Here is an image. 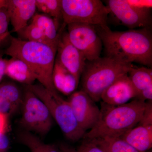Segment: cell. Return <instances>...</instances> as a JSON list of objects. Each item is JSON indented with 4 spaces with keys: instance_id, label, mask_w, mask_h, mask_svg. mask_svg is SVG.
<instances>
[{
    "instance_id": "1",
    "label": "cell",
    "mask_w": 152,
    "mask_h": 152,
    "mask_svg": "<svg viewBox=\"0 0 152 152\" xmlns=\"http://www.w3.org/2000/svg\"><path fill=\"white\" fill-rule=\"evenodd\" d=\"M104 48L106 56L126 63L152 66V35L151 28L112 31L108 26H95Z\"/></svg>"
},
{
    "instance_id": "2",
    "label": "cell",
    "mask_w": 152,
    "mask_h": 152,
    "mask_svg": "<svg viewBox=\"0 0 152 152\" xmlns=\"http://www.w3.org/2000/svg\"><path fill=\"white\" fill-rule=\"evenodd\" d=\"M57 48L14 37L5 53L22 60L27 65L36 79L52 94H58L53 82Z\"/></svg>"
},
{
    "instance_id": "3",
    "label": "cell",
    "mask_w": 152,
    "mask_h": 152,
    "mask_svg": "<svg viewBox=\"0 0 152 152\" xmlns=\"http://www.w3.org/2000/svg\"><path fill=\"white\" fill-rule=\"evenodd\" d=\"M145 101L135 99L130 102L111 106L103 102L100 116L96 124L84 137L88 140L99 138L119 137L135 127L140 121Z\"/></svg>"
},
{
    "instance_id": "4",
    "label": "cell",
    "mask_w": 152,
    "mask_h": 152,
    "mask_svg": "<svg viewBox=\"0 0 152 152\" xmlns=\"http://www.w3.org/2000/svg\"><path fill=\"white\" fill-rule=\"evenodd\" d=\"M134 66L107 56L87 61L81 77V90L95 102H99L104 91L117 79L128 74Z\"/></svg>"
},
{
    "instance_id": "5",
    "label": "cell",
    "mask_w": 152,
    "mask_h": 152,
    "mask_svg": "<svg viewBox=\"0 0 152 152\" xmlns=\"http://www.w3.org/2000/svg\"><path fill=\"white\" fill-rule=\"evenodd\" d=\"M26 86L46 105L53 120L68 140L76 142L84 137L86 132L79 126L68 100L58 94H52L40 84Z\"/></svg>"
},
{
    "instance_id": "6",
    "label": "cell",
    "mask_w": 152,
    "mask_h": 152,
    "mask_svg": "<svg viewBox=\"0 0 152 152\" xmlns=\"http://www.w3.org/2000/svg\"><path fill=\"white\" fill-rule=\"evenodd\" d=\"M61 3L63 20L66 26L77 23L107 26L110 10L100 0H61Z\"/></svg>"
},
{
    "instance_id": "7",
    "label": "cell",
    "mask_w": 152,
    "mask_h": 152,
    "mask_svg": "<svg viewBox=\"0 0 152 152\" xmlns=\"http://www.w3.org/2000/svg\"><path fill=\"white\" fill-rule=\"evenodd\" d=\"M19 124L25 131L45 135L50 130L53 118L43 102L26 86Z\"/></svg>"
},
{
    "instance_id": "8",
    "label": "cell",
    "mask_w": 152,
    "mask_h": 152,
    "mask_svg": "<svg viewBox=\"0 0 152 152\" xmlns=\"http://www.w3.org/2000/svg\"><path fill=\"white\" fill-rule=\"evenodd\" d=\"M67 26L69 40L84 55L87 61H93L100 57L102 42L95 26L79 23Z\"/></svg>"
},
{
    "instance_id": "9",
    "label": "cell",
    "mask_w": 152,
    "mask_h": 152,
    "mask_svg": "<svg viewBox=\"0 0 152 152\" xmlns=\"http://www.w3.org/2000/svg\"><path fill=\"white\" fill-rule=\"evenodd\" d=\"M107 7L125 26L130 29L151 28V9L145 6L132 4L124 0H108Z\"/></svg>"
},
{
    "instance_id": "10",
    "label": "cell",
    "mask_w": 152,
    "mask_h": 152,
    "mask_svg": "<svg viewBox=\"0 0 152 152\" xmlns=\"http://www.w3.org/2000/svg\"><path fill=\"white\" fill-rule=\"evenodd\" d=\"M80 127L86 132L96 124L100 116V109L96 102L84 91H75L68 100Z\"/></svg>"
},
{
    "instance_id": "11",
    "label": "cell",
    "mask_w": 152,
    "mask_h": 152,
    "mask_svg": "<svg viewBox=\"0 0 152 152\" xmlns=\"http://www.w3.org/2000/svg\"><path fill=\"white\" fill-rule=\"evenodd\" d=\"M57 58L61 64L80 81L87 60L84 55L74 46L67 32H62L57 45Z\"/></svg>"
},
{
    "instance_id": "12",
    "label": "cell",
    "mask_w": 152,
    "mask_h": 152,
    "mask_svg": "<svg viewBox=\"0 0 152 152\" xmlns=\"http://www.w3.org/2000/svg\"><path fill=\"white\" fill-rule=\"evenodd\" d=\"M137 96V92L126 74L117 79L104 91L101 100L110 105L119 106L127 103Z\"/></svg>"
},
{
    "instance_id": "13",
    "label": "cell",
    "mask_w": 152,
    "mask_h": 152,
    "mask_svg": "<svg viewBox=\"0 0 152 152\" xmlns=\"http://www.w3.org/2000/svg\"><path fill=\"white\" fill-rule=\"evenodd\" d=\"M10 23L15 32L19 33L28 25L36 14V0H6Z\"/></svg>"
},
{
    "instance_id": "14",
    "label": "cell",
    "mask_w": 152,
    "mask_h": 152,
    "mask_svg": "<svg viewBox=\"0 0 152 152\" xmlns=\"http://www.w3.org/2000/svg\"><path fill=\"white\" fill-rule=\"evenodd\" d=\"M23 93L15 83L5 82L0 83V113L9 117L21 107Z\"/></svg>"
},
{
    "instance_id": "15",
    "label": "cell",
    "mask_w": 152,
    "mask_h": 152,
    "mask_svg": "<svg viewBox=\"0 0 152 152\" xmlns=\"http://www.w3.org/2000/svg\"><path fill=\"white\" fill-rule=\"evenodd\" d=\"M119 138L139 151H149L152 148V126L137 125Z\"/></svg>"
},
{
    "instance_id": "16",
    "label": "cell",
    "mask_w": 152,
    "mask_h": 152,
    "mask_svg": "<svg viewBox=\"0 0 152 152\" xmlns=\"http://www.w3.org/2000/svg\"><path fill=\"white\" fill-rule=\"evenodd\" d=\"M53 82L56 91L64 94L69 95L75 92L79 81L63 66L56 58L53 73Z\"/></svg>"
},
{
    "instance_id": "17",
    "label": "cell",
    "mask_w": 152,
    "mask_h": 152,
    "mask_svg": "<svg viewBox=\"0 0 152 152\" xmlns=\"http://www.w3.org/2000/svg\"><path fill=\"white\" fill-rule=\"evenodd\" d=\"M5 75L26 86L34 84L37 80L35 76L27 65L16 58L7 60Z\"/></svg>"
},
{
    "instance_id": "18",
    "label": "cell",
    "mask_w": 152,
    "mask_h": 152,
    "mask_svg": "<svg viewBox=\"0 0 152 152\" xmlns=\"http://www.w3.org/2000/svg\"><path fill=\"white\" fill-rule=\"evenodd\" d=\"M31 23L39 28L51 45L57 48L59 39L62 31L58 32V28L54 20L43 14L36 13Z\"/></svg>"
},
{
    "instance_id": "19",
    "label": "cell",
    "mask_w": 152,
    "mask_h": 152,
    "mask_svg": "<svg viewBox=\"0 0 152 152\" xmlns=\"http://www.w3.org/2000/svg\"><path fill=\"white\" fill-rule=\"evenodd\" d=\"M128 74L137 92V97L142 93L152 90V68L145 66L137 67L134 66Z\"/></svg>"
},
{
    "instance_id": "20",
    "label": "cell",
    "mask_w": 152,
    "mask_h": 152,
    "mask_svg": "<svg viewBox=\"0 0 152 152\" xmlns=\"http://www.w3.org/2000/svg\"><path fill=\"white\" fill-rule=\"evenodd\" d=\"M19 140L27 147L30 152H61L59 148L55 145L45 143L33 133L27 131L20 133Z\"/></svg>"
},
{
    "instance_id": "21",
    "label": "cell",
    "mask_w": 152,
    "mask_h": 152,
    "mask_svg": "<svg viewBox=\"0 0 152 152\" xmlns=\"http://www.w3.org/2000/svg\"><path fill=\"white\" fill-rule=\"evenodd\" d=\"M90 140L104 152H140L119 137L99 138Z\"/></svg>"
},
{
    "instance_id": "22",
    "label": "cell",
    "mask_w": 152,
    "mask_h": 152,
    "mask_svg": "<svg viewBox=\"0 0 152 152\" xmlns=\"http://www.w3.org/2000/svg\"><path fill=\"white\" fill-rule=\"evenodd\" d=\"M37 9L54 20L59 28L62 18L61 0H36Z\"/></svg>"
},
{
    "instance_id": "23",
    "label": "cell",
    "mask_w": 152,
    "mask_h": 152,
    "mask_svg": "<svg viewBox=\"0 0 152 152\" xmlns=\"http://www.w3.org/2000/svg\"><path fill=\"white\" fill-rule=\"evenodd\" d=\"M20 32H23V36L27 39L26 40L45 44L53 47L47 39L42 30L33 23L27 25Z\"/></svg>"
},
{
    "instance_id": "24",
    "label": "cell",
    "mask_w": 152,
    "mask_h": 152,
    "mask_svg": "<svg viewBox=\"0 0 152 152\" xmlns=\"http://www.w3.org/2000/svg\"><path fill=\"white\" fill-rule=\"evenodd\" d=\"M10 23V16L5 4L0 8V37L9 32Z\"/></svg>"
},
{
    "instance_id": "25",
    "label": "cell",
    "mask_w": 152,
    "mask_h": 152,
    "mask_svg": "<svg viewBox=\"0 0 152 152\" xmlns=\"http://www.w3.org/2000/svg\"><path fill=\"white\" fill-rule=\"evenodd\" d=\"M137 125L152 126V101H148L146 102L142 117Z\"/></svg>"
},
{
    "instance_id": "26",
    "label": "cell",
    "mask_w": 152,
    "mask_h": 152,
    "mask_svg": "<svg viewBox=\"0 0 152 152\" xmlns=\"http://www.w3.org/2000/svg\"><path fill=\"white\" fill-rule=\"evenodd\" d=\"M77 152H104L91 140L86 139L77 149Z\"/></svg>"
},
{
    "instance_id": "27",
    "label": "cell",
    "mask_w": 152,
    "mask_h": 152,
    "mask_svg": "<svg viewBox=\"0 0 152 152\" xmlns=\"http://www.w3.org/2000/svg\"><path fill=\"white\" fill-rule=\"evenodd\" d=\"M9 117L0 113V135L6 134L8 130Z\"/></svg>"
},
{
    "instance_id": "28",
    "label": "cell",
    "mask_w": 152,
    "mask_h": 152,
    "mask_svg": "<svg viewBox=\"0 0 152 152\" xmlns=\"http://www.w3.org/2000/svg\"><path fill=\"white\" fill-rule=\"evenodd\" d=\"M10 141L6 134L0 135V152H9Z\"/></svg>"
},
{
    "instance_id": "29",
    "label": "cell",
    "mask_w": 152,
    "mask_h": 152,
    "mask_svg": "<svg viewBox=\"0 0 152 152\" xmlns=\"http://www.w3.org/2000/svg\"><path fill=\"white\" fill-rule=\"evenodd\" d=\"M7 60L3 58V55L0 54V83L4 76L5 75V69Z\"/></svg>"
},
{
    "instance_id": "30",
    "label": "cell",
    "mask_w": 152,
    "mask_h": 152,
    "mask_svg": "<svg viewBox=\"0 0 152 152\" xmlns=\"http://www.w3.org/2000/svg\"><path fill=\"white\" fill-rule=\"evenodd\" d=\"M59 148L61 152H77L75 149L65 144H61Z\"/></svg>"
},
{
    "instance_id": "31",
    "label": "cell",
    "mask_w": 152,
    "mask_h": 152,
    "mask_svg": "<svg viewBox=\"0 0 152 152\" xmlns=\"http://www.w3.org/2000/svg\"><path fill=\"white\" fill-rule=\"evenodd\" d=\"M10 35V32H8L6 33V34H4V35L1 36V37H0V44H1L3 41L4 40L8 37H9Z\"/></svg>"
},
{
    "instance_id": "32",
    "label": "cell",
    "mask_w": 152,
    "mask_h": 152,
    "mask_svg": "<svg viewBox=\"0 0 152 152\" xmlns=\"http://www.w3.org/2000/svg\"><path fill=\"white\" fill-rule=\"evenodd\" d=\"M6 0H0V8L5 5Z\"/></svg>"
}]
</instances>
